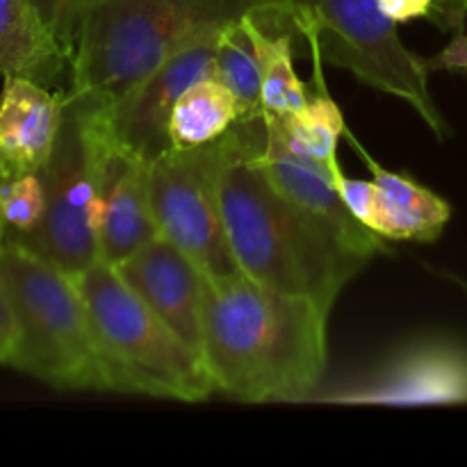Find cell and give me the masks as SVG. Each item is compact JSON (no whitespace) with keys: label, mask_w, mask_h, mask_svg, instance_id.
I'll use <instances>...</instances> for the list:
<instances>
[{"label":"cell","mask_w":467,"mask_h":467,"mask_svg":"<svg viewBox=\"0 0 467 467\" xmlns=\"http://www.w3.org/2000/svg\"><path fill=\"white\" fill-rule=\"evenodd\" d=\"M283 30L308 44L313 62L351 71L360 82L397 96L422 117L438 140L451 135L429 91V68L406 48L397 23L377 0H278Z\"/></svg>","instance_id":"cell-6"},{"label":"cell","mask_w":467,"mask_h":467,"mask_svg":"<svg viewBox=\"0 0 467 467\" xmlns=\"http://www.w3.org/2000/svg\"><path fill=\"white\" fill-rule=\"evenodd\" d=\"M109 158L112 149L99 108L67 94L57 141L39 171L46 192L44 217L35 231L7 240L71 276L94 265L100 258L99 228Z\"/></svg>","instance_id":"cell-7"},{"label":"cell","mask_w":467,"mask_h":467,"mask_svg":"<svg viewBox=\"0 0 467 467\" xmlns=\"http://www.w3.org/2000/svg\"><path fill=\"white\" fill-rule=\"evenodd\" d=\"M263 119L265 144L260 150V164L269 181L296 205L327 219L356 254L365 258H372L379 251L386 254V237L369 231L349 213L337 192L331 169L292 144L278 114L263 109Z\"/></svg>","instance_id":"cell-11"},{"label":"cell","mask_w":467,"mask_h":467,"mask_svg":"<svg viewBox=\"0 0 467 467\" xmlns=\"http://www.w3.org/2000/svg\"><path fill=\"white\" fill-rule=\"evenodd\" d=\"M0 237H3V228H0ZM12 347H14V315H12V306H9L7 290H5L3 276H0V363L3 365L9 363Z\"/></svg>","instance_id":"cell-27"},{"label":"cell","mask_w":467,"mask_h":467,"mask_svg":"<svg viewBox=\"0 0 467 467\" xmlns=\"http://www.w3.org/2000/svg\"><path fill=\"white\" fill-rule=\"evenodd\" d=\"M114 267L123 281L149 304V308L201 356L205 296L203 272L164 235L153 237L137 254Z\"/></svg>","instance_id":"cell-12"},{"label":"cell","mask_w":467,"mask_h":467,"mask_svg":"<svg viewBox=\"0 0 467 467\" xmlns=\"http://www.w3.org/2000/svg\"><path fill=\"white\" fill-rule=\"evenodd\" d=\"M328 313L251 278L208 281L203 363L214 388L249 404L308 401L327 369Z\"/></svg>","instance_id":"cell-2"},{"label":"cell","mask_w":467,"mask_h":467,"mask_svg":"<svg viewBox=\"0 0 467 467\" xmlns=\"http://www.w3.org/2000/svg\"><path fill=\"white\" fill-rule=\"evenodd\" d=\"M46 213V192L39 173L7 178L0 185V226L5 237L26 235Z\"/></svg>","instance_id":"cell-21"},{"label":"cell","mask_w":467,"mask_h":467,"mask_svg":"<svg viewBox=\"0 0 467 467\" xmlns=\"http://www.w3.org/2000/svg\"><path fill=\"white\" fill-rule=\"evenodd\" d=\"M149 201L160 235L176 244L208 281L244 276L223 226L210 144L169 149L150 160Z\"/></svg>","instance_id":"cell-8"},{"label":"cell","mask_w":467,"mask_h":467,"mask_svg":"<svg viewBox=\"0 0 467 467\" xmlns=\"http://www.w3.org/2000/svg\"><path fill=\"white\" fill-rule=\"evenodd\" d=\"M0 276L14 315L12 368L59 390H112V374L71 274L0 237Z\"/></svg>","instance_id":"cell-4"},{"label":"cell","mask_w":467,"mask_h":467,"mask_svg":"<svg viewBox=\"0 0 467 467\" xmlns=\"http://www.w3.org/2000/svg\"><path fill=\"white\" fill-rule=\"evenodd\" d=\"M244 26L254 39L263 73V109L274 114H301L308 105V91L295 71V46L290 30H272L244 14Z\"/></svg>","instance_id":"cell-17"},{"label":"cell","mask_w":467,"mask_h":467,"mask_svg":"<svg viewBox=\"0 0 467 467\" xmlns=\"http://www.w3.org/2000/svg\"><path fill=\"white\" fill-rule=\"evenodd\" d=\"M67 89H50L21 76H5L0 94V164L7 178L39 173L62 128Z\"/></svg>","instance_id":"cell-13"},{"label":"cell","mask_w":467,"mask_h":467,"mask_svg":"<svg viewBox=\"0 0 467 467\" xmlns=\"http://www.w3.org/2000/svg\"><path fill=\"white\" fill-rule=\"evenodd\" d=\"M68 71V57L48 35L30 0H0V73L50 87Z\"/></svg>","instance_id":"cell-15"},{"label":"cell","mask_w":467,"mask_h":467,"mask_svg":"<svg viewBox=\"0 0 467 467\" xmlns=\"http://www.w3.org/2000/svg\"><path fill=\"white\" fill-rule=\"evenodd\" d=\"M465 7H467V0H465Z\"/></svg>","instance_id":"cell-30"},{"label":"cell","mask_w":467,"mask_h":467,"mask_svg":"<svg viewBox=\"0 0 467 467\" xmlns=\"http://www.w3.org/2000/svg\"><path fill=\"white\" fill-rule=\"evenodd\" d=\"M0 228H3V226H0Z\"/></svg>","instance_id":"cell-31"},{"label":"cell","mask_w":467,"mask_h":467,"mask_svg":"<svg viewBox=\"0 0 467 467\" xmlns=\"http://www.w3.org/2000/svg\"><path fill=\"white\" fill-rule=\"evenodd\" d=\"M465 16H467L465 0H436L429 21H433L441 30L445 32H463Z\"/></svg>","instance_id":"cell-26"},{"label":"cell","mask_w":467,"mask_h":467,"mask_svg":"<svg viewBox=\"0 0 467 467\" xmlns=\"http://www.w3.org/2000/svg\"><path fill=\"white\" fill-rule=\"evenodd\" d=\"M345 137H347V141L351 144V149H354L356 153L360 155V160L368 164L369 173H372V181L377 182L379 190H381L383 194L392 201V203H397L400 208L409 210V213L418 214V217H422L424 222H429L431 226H436L438 231H445L447 222H450V217H451V208L445 199H441L436 192H431V190H427L424 185H420L415 178L406 176V173L390 171V169H386L383 164H379L377 160H372V155H369L368 150L358 144V140L351 135L349 128H345Z\"/></svg>","instance_id":"cell-20"},{"label":"cell","mask_w":467,"mask_h":467,"mask_svg":"<svg viewBox=\"0 0 467 467\" xmlns=\"http://www.w3.org/2000/svg\"><path fill=\"white\" fill-rule=\"evenodd\" d=\"M336 178V187L340 192L342 201L349 208V213L358 219L363 226L372 231L374 214H377L379 205V185L374 181H354V178L345 176V171L333 173Z\"/></svg>","instance_id":"cell-23"},{"label":"cell","mask_w":467,"mask_h":467,"mask_svg":"<svg viewBox=\"0 0 467 467\" xmlns=\"http://www.w3.org/2000/svg\"><path fill=\"white\" fill-rule=\"evenodd\" d=\"M322 404H465L467 345L450 337H427L401 347L365 377L313 395Z\"/></svg>","instance_id":"cell-10"},{"label":"cell","mask_w":467,"mask_h":467,"mask_svg":"<svg viewBox=\"0 0 467 467\" xmlns=\"http://www.w3.org/2000/svg\"><path fill=\"white\" fill-rule=\"evenodd\" d=\"M274 0H103L82 26L68 67L71 99L109 105L194 41Z\"/></svg>","instance_id":"cell-3"},{"label":"cell","mask_w":467,"mask_h":467,"mask_svg":"<svg viewBox=\"0 0 467 467\" xmlns=\"http://www.w3.org/2000/svg\"><path fill=\"white\" fill-rule=\"evenodd\" d=\"M324 62H313L315 73V91L308 99V105L301 114H278L287 137L299 150L308 153L310 158L322 162L324 167L331 169V173L340 171L337 162V141L345 135V117L340 108L328 94L322 76Z\"/></svg>","instance_id":"cell-18"},{"label":"cell","mask_w":467,"mask_h":467,"mask_svg":"<svg viewBox=\"0 0 467 467\" xmlns=\"http://www.w3.org/2000/svg\"><path fill=\"white\" fill-rule=\"evenodd\" d=\"M263 114L240 119L210 144L214 187L242 274L267 290L304 296L331 313L368 265L324 217L287 199L260 164Z\"/></svg>","instance_id":"cell-1"},{"label":"cell","mask_w":467,"mask_h":467,"mask_svg":"<svg viewBox=\"0 0 467 467\" xmlns=\"http://www.w3.org/2000/svg\"><path fill=\"white\" fill-rule=\"evenodd\" d=\"M5 182V173H3V164H0V185Z\"/></svg>","instance_id":"cell-29"},{"label":"cell","mask_w":467,"mask_h":467,"mask_svg":"<svg viewBox=\"0 0 467 467\" xmlns=\"http://www.w3.org/2000/svg\"><path fill=\"white\" fill-rule=\"evenodd\" d=\"M149 201V162L112 150L103 182V214L99 228L100 258L119 265L158 237Z\"/></svg>","instance_id":"cell-14"},{"label":"cell","mask_w":467,"mask_h":467,"mask_svg":"<svg viewBox=\"0 0 467 467\" xmlns=\"http://www.w3.org/2000/svg\"><path fill=\"white\" fill-rule=\"evenodd\" d=\"M445 276H447V278H450V281H451V283H456V285H459V287H461V290H463V292H465V295H467V281H463V278H459V276H454V274H445Z\"/></svg>","instance_id":"cell-28"},{"label":"cell","mask_w":467,"mask_h":467,"mask_svg":"<svg viewBox=\"0 0 467 467\" xmlns=\"http://www.w3.org/2000/svg\"><path fill=\"white\" fill-rule=\"evenodd\" d=\"M214 76L222 80L240 105V119L263 114V73L258 50L244 26V16L228 23L214 44Z\"/></svg>","instance_id":"cell-19"},{"label":"cell","mask_w":467,"mask_h":467,"mask_svg":"<svg viewBox=\"0 0 467 467\" xmlns=\"http://www.w3.org/2000/svg\"><path fill=\"white\" fill-rule=\"evenodd\" d=\"M73 281L108 360L114 392L203 401L217 390L203 358L149 308L114 265L99 258Z\"/></svg>","instance_id":"cell-5"},{"label":"cell","mask_w":467,"mask_h":467,"mask_svg":"<svg viewBox=\"0 0 467 467\" xmlns=\"http://www.w3.org/2000/svg\"><path fill=\"white\" fill-rule=\"evenodd\" d=\"M100 3L103 0H30L39 21L44 23L48 35L57 41V46L68 57V67H71L73 50H76L82 26L91 9Z\"/></svg>","instance_id":"cell-22"},{"label":"cell","mask_w":467,"mask_h":467,"mask_svg":"<svg viewBox=\"0 0 467 467\" xmlns=\"http://www.w3.org/2000/svg\"><path fill=\"white\" fill-rule=\"evenodd\" d=\"M381 12L397 26L413 18H431L436 0H377Z\"/></svg>","instance_id":"cell-25"},{"label":"cell","mask_w":467,"mask_h":467,"mask_svg":"<svg viewBox=\"0 0 467 467\" xmlns=\"http://www.w3.org/2000/svg\"><path fill=\"white\" fill-rule=\"evenodd\" d=\"M429 71H454L467 73V35L465 32H454L450 44L433 57L424 59Z\"/></svg>","instance_id":"cell-24"},{"label":"cell","mask_w":467,"mask_h":467,"mask_svg":"<svg viewBox=\"0 0 467 467\" xmlns=\"http://www.w3.org/2000/svg\"><path fill=\"white\" fill-rule=\"evenodd\" d=\"M240 105L217 78H203L182 91L169 121L171 149H199L231 130L240 121Z\"/></svg>","instance_id":"cell-16"},{"label":"cell","mask_w":467,"mask_h":467,"mask_svg":"<svg viewBox=\"0 0 467 467\" xmlns=\"http://www.w3.org/2000/svg\"><path fill=\"white\" fill-rule=\"evenodd\" d=\"M217 36H205L182 48L114 103L96 105L114 153L150 162L171 149L169 121L173 105L187 87L214 76Z\"/></svg>","instance_id":"cell-9"}]
</instances>
